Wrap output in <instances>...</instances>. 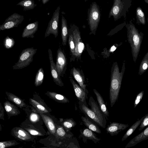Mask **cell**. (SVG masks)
<instances>
[{"label": "cell", "instance_id": "6da1fadb", "mask_svg": "<svg viewBox=\"0 0 148 148\" xmlns=\"http://www.w3.org/2000/svg\"><path fill=\"white\" fill-rule=\"evenodd\" d=\"M125 70V61L123 62L121 72L116 62H114L112 65L109 92L110 105L112 107L118 100Z\"/></svg>", "mask_w": 148, "mask_h": 148}, {"label": "cell", "instance_id": "7a4b0ae2", "mask_svg": "<svg viewBox=\"0 0 148 148\" xmlns=\"http://www.w3.org/2000/svg\"><path fill=\"white\" fill-rule=\"evenodd\" d=\"M127 29L128 41L131 49V53L134 62L136 63L139 53L144 34L139 32L131 20L125 25Z\"/></svg>", "mask_w": 148, "mask_h": 148}, {"label": "cell", "instance_id": "3957f363", "mask_svg": "<svg viewBox=\"0 0 148 148\" xmlns=\"http://www.w3.org/2000/svg\"><path fill=\"white\" fill-rule=\"evenodd\" d=\"M37 50L33 47L23 50L19 56L18 62L13 66V69H21L29 66L33 61V56Z\"/></svg>", "mask_w": 148, "mask_h": 148}, {"label": "cell", "instance_id": "277c9868", "mask_svg": "<svg viewBox=\"0 0 148 148\" xmlns=\"http://www.w3.org/2000/svg\"><path fill=\"white\" fill-rule=\"evenodd\" d=\"M101 14L99 6L96 2L90 5L88 12V20L91 32L95 33L100 20Z\"/></svg>", "mask_w": 148, "mask_h": 148}, {"label": "cell", "instance_id": "5b68a950", "mask_svg": "<svg viewBox=\"0 0 148 148\" xmlns=\"http://www.w3.org/2000/svg\"><path fill=\"white\" fill-rule=\"evenodd\" d=\"M60 10V6H59L53 13L52 17L48 23L45 33V38L51 34H53L55 38L58 36Z\"/></svg>", "mask_w": 148, "mask_h": 148}, {"label": "cell", "instance_id": "8992f818", "mask_svg": "<svg viewBox=\"0 0 148 148\" xmlns=\"http://www.w3.org/2000/svg\"><path fill=\"white\" fill-rule=\"evenodd\" d=\"M24 19V16L17 13H14L7 18L3 23L0 25V30L17 27Z\"/></svg>", "mask_w": 148, "mask_h": 148}, {"label": "cell", "instance_id": "52a82bcc", "mask_svg": "<svg viewBox=\"0 0 148 148\" xmlns=\"http://www.w3.org/2000/svg\"><path fill=\"white\" fill-rule=\"evenodd\" d=\"M78 103L80 110L86 117L90 118L97 125L103 128H105L106 125L93 110L88 107L87 104L80 101H79Z\"/></svg>", "mask_w": 148, "mask_h": 148}, {"label": "cell", "instance_id": "ba28073f", "mask_svg": "<svg viewBox=\"0 0 148 148\" xmlns=\"http://www.w3.org/2000/svg\"><path fill=\"white\" fill-rule=\"evenodd\" d=\"M67 59L66 55L60 48L57 51L56 65L59 75L63 76L66 69Z\"/></svg>", "mask_w": 148, "mask_h": 148}, {"label": "cell", "instance_id": "9c48e42d", "mask_svg": "<svg viewBox=\"0 0 148 148\" xmlns=\"http://www.w3.org/2000/svg\"><path fill=\"white\" fill-rule=\"evenodd\" d=\"M73 34L75 44L74 55L77 57H79L84 49L85 45L81 39L80 32L78 28H75L73 31Z\"/></svg>", "mask_w": 148, "mask_h": 148}, {"label": "cell", "instance_id": "30bf717a", "mask_svg": "<svg viewBox=\"0 0 148 148\" xmlns=\"http://www.w3.org/2000/svg\"><path fill=\"white\" fill-rule=\"evenodd\" d=\"M49 58L50 63V69L52 76L53 80L55 83L60 86H64L57 70L56 64L53 61L52 52L51 50L48 49Z\"/></svg>", "mask_w": 148, "mask_h": 148}, {"label": "cell", "instance_id": "8fae6325", "mask_svg": "<svg viewBox=\"0 0 148 148\" xmlns=\"http://www.w3.org/2000/svg\"><path fill=\"white\" fill-rule=\"evenodd\" d=\"M123 8V5L121 0H114V3L110 11L108 18L113 16L115 21L120 18L122 16Z\"/></svg>", "mask_w": 148, "mask_h": 148}, {"label": "cell", "instance_id": "7c38bea8", "mask_svg": "<svg viewBox=\"0 0 148 148\" xmlns=\"http://www.w3.org/2000/svg\"><path fill=\"white\" fill-rule=\"evenodd\" d=\"M129 126L128 124L119 123L117 122H110V124L106 130L107 133L111 136L116 135L120 132L125 129Z\"/></svg>", "mask_w": 148, "mask_h": 148}, {"label": "cell", "instance_id": "4fadbf2b", "mask_svg": "<svg viewBox=\"0 0 148 148\" xmlns=\"http://www.w3.org/2000/svg\"><path fill=\"white\" fill-rule=\"evenodd\" d=\"M69 78L77 99L79 101L87 104L86 99L87 98L88 94L76 83L71 77H70Z\"/></svg>", "mask_w": 148, "mask_h": 148}, {"label": "cell", "instance_id": "5bb4252c", "mask_svg": "<svg viewBox=\"0 0 148 148\" xmlns=\"http://www.w3.org/2000/svg\"><path fill=\"white\" fill-rule=\"evenodd\" d=\"M38 22L36 21L27 25L24 28L22 35L23 38H33L34 34L37 31L38 28Z\"/></svg>", "mask_w": 148, "mask_h": 148}, {"label": "cell", "instance_id": "9a60e30c", "mask_svg": "<svg viewBox=\"0 0 148 148\" xmlns=\"http://www.w3.org/2000/svg\"><path fill=\"white\" fill-rule=\"evenodd\" d=\"M88 103L90 106L91 109L96 113L103 123L106 125V121L105 115L101 111L97 102L91 96L89 98Z\"/></svg>", "mask_w": 148, "mask_h": 148}, {"label": "cell", "instance_id": "2e32d148", "mask_svg": "<svg viewBox=\"0 0 148 148\" xmlns=\"http://www.w3.org/2000/svg\"><path fill=\"white\" fill-rule=\"evenodd\" d=\"M148 139V127L140 134L131 139L127 144L125 148L134 146L140 142Z\"/></svg>", "mask_w": 148, "mask_h": 148}, {"label": "cell", "instance_id": "e0dca14e", "mask_svg": "<svg viewBox=\"0 0 148 148\" xmlns=\"http://www.w3.org/2000/svg\"><path fill=\"white\" fill-rule=\"evenodd\" d=\"M72 73L73 76L78 82L81 88L87 94L88 93L86 88V85L85 84V78L82 73L78 70L73 67L72 69Z\"/></svg>", "mask_w": 148, "mask_h": 148}, {"label": "cell", "instance_id": "ac0fdd59", "mask_svg": "<svg viewBox=\"0 0 148 148\" xmlns=\"http://www.w3.org/2000/svg\"><path fill=\"white\" fill-rule=\"evenodd\" d=\"M100 108L105 115L106 118L108 119L109 116V112L104 100L101 94L95 89H93Z\"/></svg>", "mask_w": 148, "mask_h": 148}, {"label": "cell", "instance_id": "d6986e66", "mask_svg": "<svg viewBox=\"0 0 148 148\" xmlns=\"http://www.w3.org/2000/svg\"><path fill=\"white\" fill-rule=\"evenodd\" d=\"M81 134L83 138L92 140L95 143H96L100 140L98 138L96 134L89 128L84 129L83 130H80Z\"/></svg>", "mask_w": 148, "mask_h": 148}, {"label": "cell", "instance_id": "ffe728a7", "mask_svg": "<svg viewBox=\"0 0 148 148\" xmlns=\"http://www.w3.org/2000/svg\"><path fill=\"white\" fill-rule=\"evenodd\" d=\"M68 36V30L66 20L62 15L61 20V37L62 44L63 46L66 45Z\"/></svg>", "mask_w": 148, "mask_h": 148}, {"label": "cell", "instance_id": "44dd1931", "mask_svg": "<svg viewBox=\"0 0 148 148\" xmlns=\"http://www.w3.org/2000/svg\"><path fill=\"white\" fill-rule=\"evenodd\" d=\"M3 105L7 113L10 115L16 116L20 113V112L17 107L8 101H6Z\"/></svg>", "mask_w": 148, "mask_h": 148}, {"label": "cell", "instance_id": "7402d4cb", "mask_svg": "<svg viewBox=\"0 0 148 148\" xmlns=\"http://www.w3.org/2000/svg\"><path fill=\"white\" fill-rule=\"evenodd\" d=\"M81 119L84 124L89 129L98 134L101 133V131L97 125L92 122L87 117L82 116Z\"/></svg>", "mask_w": 148, "mask_h": 148}, {"label": "cell", "instance_id": "603a6c76", "mask_svg": "<svg viewBox=\"0 0 148 148\" xmlns=\"http://www.w3.org/2000/svg\"><path fill=\"white\" fill-rule=\"evenodd\" d=\"M42 119L50 132L53 134L56 132V127L53 121L49 117L43 114H40Z\"/></svg>", "mask_w": 148, "mask_h": 148}, {"label": "cell", "instance_id": "cb8c5ba5", "mask_svg": "<svg viewBox=\"0 0 148 148\" xmlns=\"http://www.w3.org/2000/svg\"><path fill=\"white\" fill-rule=\"evenodd\" d=\"M6 94L9 100L13 102L20 108L26 106V104L23 101L15 95L10 92H6Z\"/></svg>", "mask_w": 148, "mask_h": 148}, {"label": "cell", "instance_id": "d4e9b609", "mask_svg": "<svg viewBox=\"0 0 148 148\" xmlns=\"http://www.w3.org/2000/svg\"><path fill=\"white\" fill-rule=\"evenodd\" d=\"M23 7V10L26 11L33 9L37 6L34 0H22L17 4Z\"/></svg>", "mask_w": 148, "mask_h": 148}, {"label": "cell", "instance_id": "484cf974", "mask_svg": "<svg viewBox=\"0 0 148 148\" xmlns=\"http://www.w3.org/2000/svg\"><path fill=\"white\" fill-rule=\"evenodd\" d=\"M144 117L145 116L140 119L138 120L130 128L123 136L121 139L122 141H123L126 139L134 132L136 129L140 124Z\"/></svg>", "mask_w": 148, "mask_h": 148}, {"label": "cell", "instance_id": "4316f807", "mask_svg": "<svg viewBox=\"0 0 148 148\" xmlns=\"http://www.w3.org/2000/svg\"><path fill=\"white\" fill-rule=\"evenodd\" d=\"M14 133L16 137L22 140H26L31 138L30 135L27 132L20 128H15Z\"/></svg>", "mask_w": 148, "mask_h": 148}, {"label": "cell", "instance_id": "83f0119b", "mask_svg": "<svg viewBox=\"0 0 148 148\" xmlns=\"http://www.w3.org/2000/svg\"><path fill=\"white\" fill-rule=\"evenodd\" d=\"M148 68V51L145 54L140 63L138 75H140L144 73Z\"/></svg>", "mask_w": 148, "mask_h": 148}, {"label": "cell", "instance_id": "f1b7e54d", "mask_svg": "<svg viewBox=\"0 0 148 148\" xmlns=\"http://www.w3.org/2000/svg\"><path fill=\"white\" fill-rule=\"evenodd\" d=\"M136 23L145 25L146 23L145 15L140 7H138L136 11Z\"/></svg>", "mask_w": 148, "mask_h": 148}, {"label": "cell", "instance_id": "f546056e", "mask_svg": "<svg viewBox=\"0 0 148 148\" xmlns=\"http://www.w3.org/2000/svg\"><path fill=\"white\" fill-rule=\"evenodd\" d=\"M49 96L58 102L66 103L69 102V100L64 96L54 92H48Z\"/></svg>", "mask_w": 148, "mask_h": 148}, {"label": "cell", "instance_id": "4dcf8cb0", "mask_svg": "<svg viewBox=\"0 0 148 148\" xmlns=\"http://www.w3.org/2000/svg\"><path fill=\"white\" fill-rule=\"evenodd\" d=\"M44 71L42 68H40L38 71L35 77L34 84L36 86L42 84L44 79Z\"/></svg>", "mask_w": 148, "mask_h": 148}, {"label": "cell", "instance_id": "1f68e13d", "mask_svg": "<svg viewBox=\"0 0 148 148\" xmlns=\"http://www.w3.org/2000/svg\"><path fill=\"white\" fill-rule=\"evenodd\" d=\"M62 124L66 130L69 131L76 125V123L72 118H70L64 120Z\"/></svg>", "mask_w": 148, "mask_h": 148}, {"label": "cell", "instance_id": "d6a6232c", "mask_svg": "<svg viewBox=\"0 0 148 148\" xmlns=\"http://www.w3.org/2000/svg\"><path fill=\"white\" fill-rule=\"evenodd\" d=\"M30 100L32 104L40 113H46L48 112L47 110L44 106L35 100L31 99H30Z\"/></svg>", "mask_w": 148, "mask_h": 148}, {"label": "cell", "instance_id": "836d02e7", "mask_svg": "<svg viewBox=\"0 0 148 148\" xmlns=\"http://www.w3.org/2000/svg\"><path fill=\"white\" fill-rule=\"evenodd\" d=\"M122 1L123 5L122 16H123L125 17L126 12L131 5L132 0H122Z\"/></svg>", "mask_w": 148, "mask_h": 148}, {"label": "cell", "instance_id": "e575fe53", "mask_svg": "<svg viewBox=\"0 0 148 148\" xmlns=\"http://www.w3.org/2000/svg\"><path fill=\"white\" fill-rule=\"evenodd\" d=\"M15 41L12 38L7 36L3 41L4 45L5 48L9 49L12 48L14 45Z\"/></svg>", "mask_w": 148, "mask_h": 148}, {"label": "cell", "instance_id": "d590c367", "mask_svg": "<svg viewBox=\"0 0 148 148\" xmlns=\"http://www.w3.org/2000/svg\"><path fill=\"white\" fill-rule=\"evenodd\" d=\"M69 43L70 51L74 55L75 50V44L73 34H70L69 36Z\"/></svg>", "mask_w": 148, "mask_h": 148}, {"label": "cell", "instance_id": "8d00e7d4", "mask_svg": "<svg viewBox=\"0 0 148 148\" xmlns=\"http://www.w3.org/2000/svg\"><path fill=\"white\" fill-rule=\"evenodd\" d=\"M16 142L14 140L2 141L0 142V148H4L16 145Z\"/></svg>", "mask_w": 148, "mask_h": 148}, {"label": "cell", "instance_id": "74e56055", "mask_svg": "<svg viewBox=\"0 0 148 148\" xmlns=\"http://www.w3.org/2000/svg\"><path fill=\"white\" fill-rule=\"evenodd\" d=\"M144 94V91L140 92L136 96L134 103V108H135L141 101Z\"/></svg>", "mask_w": 148, "mask_h": 148}, {"label": "cell", "instance_id": "f35d334b", "mask_svg": "<svg viewBox=\"0 0 148 148\" xmlns=\"http://www.w3.org/2000/svg\"><path fill=\"white\" fill-rule=\"evenodd\" d=\"M148 125V113L145 116L143 121L140 125L139 130L141 131Z\"/></svg>", "mask_w": 148, "mask_h": 148}, {"label": "cell", "instance_id": "ab89813d", "mask_svg": "<svg viewBox=\"0 0 148 148\" xmlns=\"http://www.w3.org/2000/svg\"><path fill=\"white\" fill-rule=\"evenodd\" d=\"M56 133L59 136L64 137L66 134V133L63 127L62 126H59L56 130Z\"/></svg>", "mask_w": 148, "mask_h": 148}, {"label": "cell", "instance_id": "60d3db41", "mask_svg": "<svg viewBox=\"0 0 148 148\" xmlns=\"http://www.w3.org/2000/svg\"><path fill=\"white\" fill-rule=\"evenodd\" d=\"M38 115L35 113H32L30 115V119L32 122H35L39 120Z\"/></svg>", "mask_w": 148, "mask_h": 148}, {"label": "cell", "instance_id": "b9f144b4", "mask_svg": "<svg viewBox=\"0 0 148 148\" xmlns=\"http://www.w3.org/2000/svg\"><path fill=\"white\" fill-rule=\"evenodd\" d=\"M28 132L32 135H42V134L37 131L33 129L27 130Z\"/></svg>", "mask_w": 148, "mask_h": 148}, {"label": "cell", "instance_id": "7bdbcfd3", "mask_svg": "<svg viewBox=\"0 0 148 148\" xmlns=\"http://www.w3.org/2000/svg\"><path fill=\"white\" fill-rule=\"evenodd\" d=\"M117 47L115 45H114L109 50L108 54H109L110 53L114 51L116 49Z\"/></svg>", "mask_w": 148, "mask_h": 148}, {"label": "cell", "instance_id": "ee69618b", "mask_svg": "<svg viewBox=\"0 0 148 148\" xmlns=\"http://www.w3.org/2000/svg\"><path fill=\"white\" fill-rule=\"evenodd\" d=\"M50 0H42V2L43 4L44 5L48 2Z\"/></svg>", "mask_w": 148, "mask_h": 148}, {"label": "cell", "instance_id": "f6af8a7d", "mask_svg": "<svg viewBox=\"0 0 148 148\" xmlns=\"http://www.w3.org/2000/svg\"><path fill=\"white\" fill-rule=\"evenodd\" d=\"M148 4V0H144Z\"/></svg>", "mask_w": 148, "mask_h": 148}, {"label": "cell", "instance_id": "bcb514c9", "mask_svg": "<svg viewBox=\"0 0 148 148\" xmlns=\"http://www.w3.org/2000/svg\"><path fill=\"white\" fill-rule=\"evenodd\" d=\"M88 0H84L85 1H87Z\"/></svg>", "mask_w": 148, "mask_h": 148}, {"label": "cell", "instance_id": "7dc6e473", "mask_svg": "<svg viewBox=\"0 0 148 148\" xmlns=\"http://www.w3.org/2000/svg\"><path fill=\"white\" fill-rule=\"evenodd\" d=\"M147 22L148 23V17L147 18Z\"/></svg>", "mask_w": 148, "mask_h": 148}, {"label": "cell", "instance_id": "c3c4849f", "mask_svg": "<svg viewBox=\"0 0 148 148\" xmlns=\"http://www.w3.org/2000/svg\"><path fill=\"white\" fill-rule=\"evenodd\" d=\"M38 0L39 1H41V0Z\"/></svg>", "mask_w": 148, "mask_h": 148}, {"label": "cell", "instance_id": "681fc988", "mask_svg": "<svg viewBox=\"0 0 148 148\" xmlns=\"http://www.w3.org/2000/svg\"></svg>", "mask_w": 148, "mask_h": 148}]
</instances>
